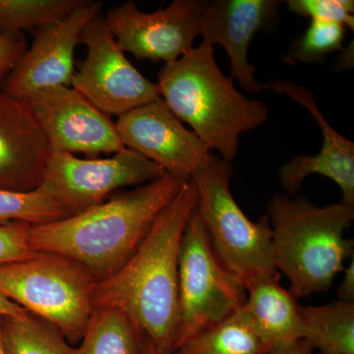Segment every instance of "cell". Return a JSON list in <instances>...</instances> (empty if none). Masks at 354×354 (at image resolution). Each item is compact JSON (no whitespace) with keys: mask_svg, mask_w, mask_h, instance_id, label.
<instances>
[{"mask_svg":"<svg viewBox=\"0 0 354 354\" xmlns=\"http://www.w3.org/2000/svg\"><path fill=\"white\" fill-rule=\"evenodd\" d=\"M79 44L87 57L71 87L109 116L122 114L160 99L157 83L142 75L121 50L102 14L84 28Z\"/></svg>","mask_w":354,"mask_h":354,"instance_id":"9c48e42d","label":"cell"},{"mask_svg":"<svg viewBox=\"0 0 354 354\" xmlns=\"http://www.w3.org/2000/svg\"><path fill=\"white\" fill-rule=\"evenodd\" d=\"M67 216L57 202L39 189L29 192L0 189V225L14 221L41 225Z\"/></svg>","mask_w":354,"mask_h":354,"instance_id":"cb8c5ba5","label":"cell"},{"mask_svg":"<svg viewBox=\"0 0 354 354\" xmlns=\"http://www.w3.org/2000/svg\"><path fill=\"white\" fill-rule=\"evenodd\" d=\"M268 90L286 95L306 109L323 135V145L315 156L297 155L281 167L279 183L285 194L293 197L310 174H320L334 181L342 192V202L354 206V144L330 127L318 108L313 93L290 80L272 81Z\"/></svg>","mask_w":354,"mask_h":354,"instance_id":"9a60e30c","label":"cell"},{"mask_svg":"<svg viewBox=\"0 0 354 354\" xmlns=\"http://www.w3.org/2000/svg\"><path fill=\"white\" fill-rule=\"evenodd\" d=\"M26 104L41 125L51 153H116L125 148L111 116L75 88L59 86L32 95Z\"/></svg>","mask_w":354,"mask_h":354,"instance_id":"8fae6325","label":"cell"},{"mask_svg":"<svg viewBox=\"0 0 354 354\" xmlns=\"http://www.w3.org/2000/svg\"><path fill=\"white\" fill-rule=\"evenodd\" d=\"M279 0H215L206 2L200 18V36L212 46L220 44L230 62V78L249 93L268 90L255 78L248 50L256 32L271 27L278 18Z\"/></svg>","mask_w":354,"mask_h":354,"instance_id":"5bb4252c","label":"cell"},{"mask_svg":"<svg viewBox=\"0 0 354 354\" xmlns=\"http://www.w3.org/2000/svg\"><path fill=\"white\" fill-rule=\"evenodd\" d=\"M206 1L174 0L167 8L143 12L132 1L104 16L118 46L139 59L172 64L194 48Z\"/></svg>","mask_w":354,"mask_h":354,"instance_id":"30bf717a","label":"cell"},{"mask_svg":"<svg viewBox=\"0 0 354 354\" xmlns=\"http://www.w3.org/2000/svg\"><path fill=\"white\" fill-rule=\"evenodd\" d=\"M139 354H158L157 351L153 348L152 342L149 341V339H147L144 335H142Z\"/></svg>","mask_w":354,"mask_h":354,"instance_id":"4dcf8cb0","label":"cell"},{"mask_svg":"<svg viewBox=\"0 0 354 354\" xmlns=\"http://www.w3.org/2000/svg\"><path fill=\"white\" fill-rule=\"evenodd\" d=\"M95 283L82 266L55 253L0 267V292L69 342L82 339L95 310Z\"/></svg>","mask_w":354,"mask_h":354,"instance_id":"8992f818","label":"cell"},{"mask_svg":"<svg viewBox=\"0 0 354 354\" xmlns=\"http://www.w3.org/2000/svg\"><path fill=\"white\" fill-rule=\"evenodd\" d=\"M50 156L48 140L30 106L0 93V189H38Z\"/></svg>","mask_w":354,"mask_h":354,"instance_id":"2e32d148","label":"cell"},{"mask_svg":"<svg viewBox=\"0 0 354 354\" xmlns=\"http://www.w3.org/2000/svg\"><path fill=\"white\" fill-rule=\"evenodd\" d=\"M184 181L167 174L82 213L32 225V249L75 261L101 281L131 257Z\"/></svg>","mask_w":354,"mask_h":354,"instance_id":"7a4b0ae2","label":"cell"},{"mask_svg":"<svg viewBox=\"0 0 354 354\" xmlns=\"http://www.w3.org/2000/svg\"><path fill=\"white\" fill-rule=\"evenodd\" d=\"M165 174L160 165L127 148L109 158L57 153H51L38 189L70 216L102 204L114 191L152 183Z\"/></svg>","mask_w":354,"mask_h":354,"instance_id":"ba28073f","label":"cell"},{"mask_svg":"<svg viewBox=\"0 0 354 354\" xmlns=\"http://www.w3.org/2000/svg\"><path fill=\"white\" fill-rule=\"evenodd\" d=\"M232 174V164L211 153L190 179L197 190L198 216L216 257L247 288L279 272L269 218L249 220L230 191Z\"/></svg>","mask_w":354,"mask_h":354,"instance_id":"5b68a950","label":"cell"},{"mask_svg":"<svg viewBox=\"0 0 354 354\" xmlns=\"http://www.w3.org/2000/svg\"><path fill=\"white\" fill-rule=\"evenodd\" d=\"M344 277L339 286H337V300L354 304V256L351 257V263L344 267Z\"/></svg>","mask_w":354,"mask_h":354,"instance_id":"83f0119b","label":"cell"},{"mask_svg":"<svg viewBox=\"0 0 354 354\" xmlns=\"http://www.w3.org/2000/svg\"><path fill=\"white\" fill-rule=\"evenodd\" d=\"M288 11L311 20L339 23L354 29L353 0H288Z\"/></svg>","mask_w":354,"mask_h":354,"instance_id":"d4e9b609","label":"cell"},{"mask_svg":"<svg viewBox=\"0 0 354 354\" xmlns=\"http://www.w3.org/2000/svg\"><path fill=\"white\" fill-rule=\"evenodd\" d=\"M115 125L125 148L177 178H191L211 155L208 147L184 127L160 97L118 116Z\"/></svg>","mask_w":354,"mask_h":354,"instance_id":"4fadbf2b","label":"cell"},{"mask_svg":"<svg viewBox=\"0 0 354 354\" xmlns=\"http://www.w3.org/2000/svg\"><path fill=\"white\" fill-rule=\"evenodd\" d=\"M142 335L122 311L95 308L73 354H139Z\"/></svg>","mask_w":354,"mask_h":354,"instance_id":"d6986e66","label":"cell"},{"mask_svg":"<svg viewBox=\"0 0 354 354\" xmlns=\"http://www.w3.org/2000/svg\"><path fill=\"white\" fill-rule=\"evenodd\" d=\"M277 271L290 279L295 297L329 290L344 263L353 256V241L344 232L354 206L344 202L318 207L305 197L277 194L268 206Z\"/></svg>","mask_w":354,"mask_h":354,"instance_id":"277c9868","label":"cell"},{"mask_svg":"<svg viewBox=\"0 0 354 354\" xmlns=\"http://www.w3.org/2000/svg\"><path fill=\"white\" fill-rule=\"evenodd\" d=\"M31 225L22 221L0 225V267L29 259L37 253L30 242Z\"/></svg>","mask_w":354,"mask_h":354,"instance_id":"484cf974","label":"cell"},{"mask_svg":"<svg viewBox=\"0 0 354 354\" xmlns=\"http://www.w3.org/2000/svg\"><path fill=\"white\" fill-rule=\"evenodd\" d=\"M279 354H318L311 348L307 342L300 341L290 348L286 349V351Z\"/></svg>","mask_w":354,"mask_h":354,"instance_id":"f546056e","label":"cell"},{"mask_svg":"<svg viewBox=\"0 0 354 354\" xmlns=\"http://www.w3.org/2000/svg\"><path fill=\"white\" fill-rule=\"evenodd\" d=\"M157 85L169 111L230 164L239 152L241 135L262 127L269 116L265 104L247 99L221 72L214 46L206 41L165 64Z\"/></svg>","mask_w":354,"mask_h":354,"instance_id":"3957f363","label":"cell"},{"mask_svg":"<svg viewBox=\"0 0 354 354\" xmlns=\"http://www.w3.org/2000/svg\"><path fill=\"white\" fill-rule=\"evenodd\" d=\"M197 190L184 181L137 250L118 271L95 283V308L122 311L158 354H174L178 323V256L196 208Z\"/></svg>","mask_w":354,"mask_h":354,"instance_id":"6da1fadb","label":"cell"},{"mask_svg":"<svg viewBox=\"0 0 354 354\" xmlns=\"http://www.w3.org/2000/svg\"><path fill=\"white\" fill-rule=\"evenodd\" d=\"M0 328L6 354H73L59 330L32 314L0 318Z\"/></svg>","mask_w":354,"mask_h":354,"instance_id":"44dd1931","label":"cell"},{"mask_svg":"<svg viewBox=\"0 0 354 354\" xmlns=\"http://www.w3.org/2000/svg\"><path fill=\"white\" fill-rule=\"evenodd\" d=\"M281 274H271L247 286L242 312L264 342L268 354H279L304 339L301 306L297 298L279 283Z\"/></svg>","mask_w":354,"mask_h":354,"instance_id":"e0dca14e","label":"cell"},{"mask_svg":"<svg viewBox=\"0 0 354 354\" xmlns=\"http://www.w3.org/2000/svg\"><path fill=\"white\" fill-rule=\"evenodd\" d=\"M346 27L339 23L311 20L306 31L291 44L283 55L288 64H316L322 62L328 55L344 50Z\"/></svg>","mask_w":354,"mask_h":354,"instance_id":"603a6c76","label":"cell"},{"mask_svg":"<svg viewBox=\"0 0 354 354\" xmlns=\"http://www.w3.org/2000/svg\"><path fill=\"white\" fill-rule=\"evenodd\" d=\"M28 312L19 305L14 304L12 300L7 298L0 292V318L6 317H23L27 315Z\"/></svg>","mask_w":354,"mask_h":354,"instance_id":"f1b7e54d","label":"cell"},{"mask_svg":"<svg viewBox=\"0 0 354 354\" xmlns=\"http://www.w3.org/2000/svg\"><path fill=\"white\" fill-rule=\"evenodd\" d=\"M305 342L318 354H354V304L301 306Z\"/></svg>","mask_w":354,"mask_h":354,"instance_id":"ac0fdd59","label":"cell"},{"mask_svg":"<svg viewBox=\"0 0 354 354\" xmlns=\"http://www.w3.org/2000/svg\"><path fill=\"white\" fill-rule=\"evenodd\" d=\"M86 0H0V31L23 30L57 23Z\"/></svg>","mask_w":354,"mask_h":354,"instance_id":"7402d4cb","label":"cell"},{"mask_svg":"<svg viewBox=\"0 0 354 354\" xmlns=\"http://www.w3.org/2000/svg\"><path fill=\"white\" fill-rule=\"evenodd\" d=\"M0 354H6L4 351L3 342H2L1 328H0Z\"/></svg>","mask_w":354,"mask_h":354,"instance_id":"1f68e13d","label":"cell"},{"mask_svg":"<svg viewBox=\"0 0 354 354\" xmlns=\"http://www.w3.org/2000/svg\"><path fill=\"white\" fill-rule=\"evenodd\" d=\"M23 32L0 31V93L7 77L27 50Z\"/></svg>","mask_w":354,"mask_h":354,"instance_id":"4316f807","label":"cell"},{"mask_svg":"<svg viewBox=\"0 0 354 354\" xmlns=\"http://www.w3.org/2000/svg\"><path fill=\"white\" fill-rule=\"evenodd\" d=\"M174 354H268L241 308L181 344Z\"/></svg>","mask_w":354,"mask_h":354,"instance_id":"ffe728a7","label":"cell"},{"mask_svg":"<svg viewBox=\"0 0 354 354\" xmlns=\"http://www.w3.org/2000/svg\"><path fill=\"white\" fill-rule=\"evenodd\" d=\"M246 295L245 285L216 257L195 208L179 248L178 323L174 351L241 309Z\"/></svg>","mask_w":354,"mask_h":354,"instance_id":"52a82bcc","label":"cell"},{"mask_svg":"<svg viewBox=\"0 0 354 354\" xmlns=\"http://www.w3.org/2000/svg\"><path fill=\"white\" fill-rule=\"evenodd\" d=\"M101 10V2L86 0L64 19L38 28L31 46L4 81L1 93L25 102L46 88L70 87L81 32Z\"/></svg>","mask_w":354,"mask_h":354,"instance_id":"7c38bea8","label":"cell"}]
</instances>
